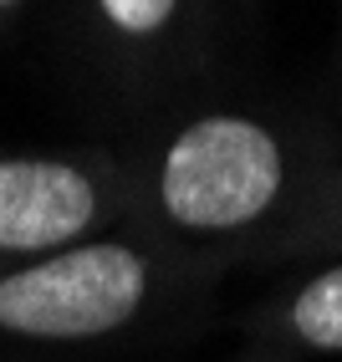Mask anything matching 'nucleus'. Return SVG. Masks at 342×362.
Returning <instances> with one entry per match:
<instances>
[{"label": "nucleus", "mask_w": 342, "mask_h": 362, "mask_svg": "<svg viewBox=\"0 0 342 362\" xmlns=\"http://www.w3.org/2000/svg\"><path fill=\"white\" fill-rule=\"evenodd\" d=\"M281 148L246 117H205L164 158V209L189 230H235L276 199Z\"/></svg>", "instance_id": "1"}, {"label": "nucleus", "mask_w": 342, "mask_h": 362, "mask_svg": "<svg viewBox=\"0 0 342 362\" xmlns=\"http://www.w3.org/2000/svg\"><path fill=\"white\" fill-rule=\"evenodd\" d=\"M143 286L149 271L123 245L67 250L0 281V327L21 337H52V342L103 337L138 311Z\"/></svg>", "instance_id": "2"}, {"label": "nucleus", "mask_w": 342, "mask_h": 362, "mask_svg": "<svg viewBox=\"0 0 342 362\" xmlns=\"http://www.w3.org/2000/svg\"><path fill=\"white\" fill-rule=\"evenodd\" d=\"M92 184L67 163L0 158V250H46L92 225Z\"/></svg>", "instance_id": "3"}, {"label": "nucleus", "mask_w": 342, "mask_h": 362, "mask_svg": "<svg viewBox=\"0 0 342 362\" xmlns=\"http://www.w3.org/2000/svg\"><path fill=\"white\" fill-rule=\"evenodd\" d=\"M291 327L307 347L342 352V265L327 276H317L307 291L291 301Z\"/></svg>", "instance_id": "4"}, {"label": "nucleus", "mask_w": 342, "mask_h": 362, "mask_svg": "<svg viewBox=\"0 0 342 362\" xmlns=\"http://www.w3.org/2000/svg\"><path fill=\"white\" fill-rule=\"evenodd\" d=\"M103 11H108L113 26H123V31L143 36V31H159L164 21H169L174 0H103Z\"/></svg>", "instance_id": "5"}, {"label": "nucleus", "mask_w": 342, "mask_h": 362, "mask_svg": "<svg viewBox=\"0 0 342 362\" xmlns=\"http://www.w3.org/2000/svg\"><path fill=\"white\" fill-rule=\"evenodd\" d=\"M0 6H11V0H0Z\"/></svg>", "instance_id": "6"}]
</instances>
